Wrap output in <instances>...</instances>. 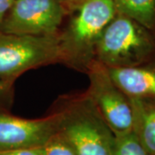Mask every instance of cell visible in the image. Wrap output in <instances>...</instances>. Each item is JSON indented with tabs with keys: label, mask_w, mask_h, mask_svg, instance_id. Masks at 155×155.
I'll return each mask as SVG.
<instances>
[{
	"label": "cell",
	"mask_w": 155,
	"mask_h": 155,
	"mask_svg": "<svg viewBox=\"0 0 155 155\" xmlns=\"http://www.w3.org/2000/svg\"><path fill=\"white\" fill-rule=\"evenodd\" d=\"M0 155H37V153L35 149H25L1 152Z\"/></svg>",
	"instance_id": "15"
},
{
	"label": "cell",
	"mask_w": 155,
	"mask_h": 155,
	"mask_svg": "<svg viewBox=\"0 0 155 155\" xmlns=\"http://www.w3.org/2000/svg\"><path fill=\"white\" fill-rule=\"evenodd\" d=\"M35 150L37 155H76L72 147L59 132Z\"/></svg>",
	"instance_id": "12"
},
{
	"label": "cell",
	"mask_w": 155,
	"mask_h": 155,
	"mask_svg": "<svg viewBox=\"0 0 155 155\" xmlns=\"http://www.w3.org/2000/svg\"><path fill=\"white\" fill-rule=\"evenodd\" d=\"M133 131L150 155H155V100L129 98Z\"/></svg>",
	"instance_id": "9"
},
{
	"label": "cell",
	"mask_w": 155,
	"mask_h": 155,
	"mask_svg": "<svg viewBox=\"0 0 155 155\" xmlns=\"http://www.w3.org/2000/svg\"><path fill=\"white\" fill-rule=\"evenodd\" d=\"M14 0H0V23L11 9Z\"/></svg>",
	"instance_id": "14"
},
{
	"label": "cell",
	"mask_w": 155,
	"mask_h": 155,
	"mask_svg": "<svg viewBox=\"0 0 155 155\" xmlns=\"http://www.w3.org/2000/svg\"><path fill=\"white\" fill-rule=\"evenodd\" d=\"M110 76L129 98L155 100V63L131 67H107Z\"/></svg>",
	"instance_id": "8"
},
{
	"label": "cell",
	"mask_w": 155,
	"mask_h": 155,
	"mask_svg": "<svg viewBox=\"0 0 155 155\" xmlns=\"http://www.w3.org/2000/svg\"><path fill=\"white\" fill-rule=\"evenodd\" d=\"M59 111L58 132L76 155H113L116 136L88 95Z\"/></svg>",
	"instance_id": "2"
},
{
	"label": "cell",
	"mask_w": 155,
	"mask_h": 155,
	"mask_svg": "<svg viewBox=\"0 0 155 155\" xmlns=\"http://www.w3.org/2000/svg\"><path fill=\"white\" fill-rule=\"evenodd\" d=\"M115 136L116 141L113 155H150L134 131Z\"/></svg>",
	"instance_id": "11"
},
{
	"label": "cell",
	"mask_w": 155,
	"mask_h": 155,
	"mask_svg": "<svg viewBox=\"0 0 155 155\" xmlns=\"http://www.w3.org/2000/svg\"><path fill=\"white\" fill-rule=\"evenodd\" d=\"M66 8L58 0H14L0 31L27 35L59 34Z\"/></svg>",
	"instance_id": "6"
},
{
	"label": "cell",
	"mask_w": 155,
	"mask_h": 155,
	"mask_svg": "<svg viewBox=\"0 0 155 155\" xmlns=\"http://www.w3.org/2000/svg\"><path fill=\"white\" fill-rule=\"evenodd\" d=\"M62 5L65 8L67 7H72V8H78L81 4H83L86 0H58Z\"/></svg>",
	"instance_id": "16"
},
{
	"label": "cell",
	"mask_w": 155,
	"mask_h": 155,
	"mask_svg": "<svg viewBox=\"0 0 155 155\" xmlns=\"http://www.w3.org/2000/svg\"><path fill=\"white\" fill-rule=\"evenodd\" d=\"M14 79H0V113L7 112Z\"/></svg>",
	"instance_id": "13"
},
{
	"label": "cell",
	"mask_w": 155,
	"mask_h": 155,
	"mask_svg": "<svg viewBox=\"0 0 155 155\" xmlns=\"http://www.w3.org/2000/svg\"><path fill=\"white\" fill-rule=\"evenodd\" d=\"M61 113L39 119H25L0 113V153L35 149L58 132Z\"/></svg>",
	"instance_id": "7"
},
{
	"label": "cell",
	"mask_w": 155,
	"mask_h": 155,
	"mask_svg": "<svg viewBox=\"0 0 155 155\" xmlns=\"http://www.w3.org/2000/svg\"><path fill=\"white\" fill-rule=\"evenodd\" d=\"M116 13L155 31V0H113Z\"/></svg>",
	"instance_id": "10"
},
{
	"label": "cell",
	"mask_w": 155,
	"mask_h": 155,
	"mask_svg": "<svg viewBox=\"0 0 155 155\" xmlns=\"http://www.w3.org/2000/svg\"><path fill=\"white\" fill-rule=\"evenodd\" d=\"M64 62L61 35H27L0 31V79H14L29 69Z\"/></svg>",
	"instance_id": "4"
},
{
	"label": "cell",
	"mask_w": 155,
	"mask_h": 155,
	"mask_svg": "<svg viewBox=\"0 0 155 155\" xmlns=\"http://www.w3.org/2000/svg\"><path fill=\"white\" fill-rule=\"evenodd\" d=\"M154 31L116 13L102 34L95 60L107 67L141 66L155 57Z\"/></svg>",
	"instance_id": "1"
},
{
	"label": "cell",
	"mask_w": 155,
	"mask_h": 155,
	"mask_svg": "<svg viewBox=\"0 0 155 155\" xmlns=\"http://www.w3.org/2000/svg\"><path fill=\"white\" fill-rule=\"evenodd\" d=\"M113 0H86L61 35L65 63L77 68L88 67L95 60V50L107 25L116 17Z\"/></svg>",
	"instance_id": "3"
},
{
	"label": "cell",
	"mask_w": 155,
	"mask_h": 155,
	"mask_svg": "<svg viewBox=\"0 0 155 155\" xmlns=\"http://www.w3.org/2000/svg\"><path fill=\"white\" fill-rule=\"evenodd\" d=\"M85 71L90 78L87 95L115 135L133 131V111L130 101L112 80L108 68L92 61Z\"/></svg>",
	"instance_id": "5"
}]
</instances>
